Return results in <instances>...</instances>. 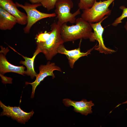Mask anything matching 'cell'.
I'll return each instance as SVG.
<instances>
[{"instance_id": "obj_18", "label": "cell", "mask_w": 127, "mask_h": 127, "mask_svg": "<svg viewBox=\"0 0 127 127\" xmlns=\"http://www.w3.org/2000/svg\"><path fill=\"white\" fill-rule=\"evenodd\" d=\"M50 32H47L45 31L44 32H40L37 35L36 37V43H40L45 41L48 38Z\"/></svg>"}, {"instance_id": "obj_10", "label": "cell", "mask_w": 127, "mask_h": 127, "mask_svg": "<svg viewBox=\"0 0 127 127\" xmlns=\"http://www.w3.org/2000/svg\"><path fill=\"white\" fill-rule=\"evenodd\" d=\"M81 40L79 48L71 50H67L64 47L63 44H61L58 47L57 52L58 53L65 55L68 60L69 66L71 68H73L75 62L80 57L87 56L91 54V52L95 48L97 44L92 48L88 50L86 52H81L80 48L81 42Z\"/></svg>"}, {"instance_id": "obj_2", "label": "cell", "mask_w": 127, "mask_h": 127, "mask_svg": "<svg viewBox=\"0 0 127 127\" xmlns=\"http://www.w3.org/2000/svg\"><path fill=\"white\" fill-rule=\"evenodd\" d=\"M60 26L54 22L51 25V31L48 39L45 42L36 43V49L45 55L48 60H51L58 53V48L64 43L61 38Z\"/></svg>"}, {"instance_id": "obj_8", "label": "cell", "mask_w": 127, "mask_h": 127, "mask_svg": "<svg viewBox=\"0 0 127 127\" xmlns=\"http://www.w3.org/2000/svg\"><path fill=\"white\" fill-rule=\"evenodd\" d=\"M108 17L105 16L104 18L100 21L97 23H90L93 31L90 38V41L94 42L97 41L99 44L96 46L95 49L99 51V53L105 54L112 53L115 51L106 47L105 46L103 38V34L104 31V28L103 27L101 23L102 22Z\"/></svg>"}, {"instance_id": "obj_3", "label": "cell", "mask_w": 127, "mask_h": 127, "mask_svg": "<svg viewBox=\"0 0 127 127\" xmlns=\"http://www.w3.org/2000/svg\"><path fill=\"white\" fill-rule=\"evenodd\" d=\"M115 0H95L94 4L90 8L83 10L81 17L90 23L98 22L104 18L106 16L110 15L111 10L109 7Z\"/></svg>"}, {"instance_id": "obj_12", "label": "cell", "mask_w": 127, "mask_h": 127, "mask_svg": "<svg viewBox=\"0 0 127 127\" xmlns=\"http://www.w3.org/2000/svg\"><path fill=\"white\" fill-rule=\"evenodd\" d=\"M63 103L66 106L73 107L74 111L75 112L86 115L92 113L91 107L94 105L91 101L88 102L84 99L78 101L66 98L63 99Z\"/></svg>"}, {"instance_id": "obj_5", "label": "cell", "mask_w": 127, "mask_h": 127, "mask_svg": "<svg viewBox=\"0 0 127 127\" xmlns=\"http://www.w3.org/2000/svg\"><path fill=\"white\" fill-rule=\"evenodd\" d=\"M73 3L72 0H57L55 5V13L58 19L57 24L61 26L63 24L69 22L71 24L75 22L76 17L80 14L79 8L72 13L70 10L73 8Z\"/></svg>"}, {"instance_id": "obj_19", "label": "cell", "mask_w": 127, "mask_h": 127, "mask_svg": "<svg viewBox=\"0 0 127 127\" xmlns=\"http://www.w3.org/2000/svg\"><path fill=\"white\" fill-rule=\"evenodd\" d=\"M0 75L2 79V83L4 84L7 83H12V79L11 78L8 77L4 76L3 75L0 74Z\"/></svg>"}, {"instance_id": "obj_7", "label": "cell", "mask_w": 127, "mask_h": 127, "mask_svg": "<svg viewBox=\"0 0 127 127\" xmlns=\"http://www.w3.org/2000/svg\"><path fill=\"white\" fill-rule=\"evenodd\" d=\"M39 73L36 76L35 81L32 83L25 82L26 84H30L32 86V91L31 97L32 98L34 97L36 87L45 78L50 76L53 79L55 77L53 73L54 71L57 70L62 72L61 69L59 67L56 65L55 63H51L50 61H48L46 65H40L39 67Z\"/></svg>"}, {"instance_id": "obj_22", "label": "cell", "mask_w": 127, "mask_h": 127, "mask_svg": "<svg viewBox=\"0 0 127 127\" xmlns=\"http://www.w3.org/2000/svg\"><path fill=\"white\" fill-rule=\"evenodd\" d=\"M101 0L102 1H104V0Z\"/></svg>"}, {"instance_id": "obj_1", "label": "cell", "mask_w": 127, "mask_h": 127, "mask_svg": "<svg viewBox=\"0 0 127 127\" xmlns=\"http://www.w3.org/2000/svg\"><path fill=\"white\" fill-rule=\"evenodd\" d=\"M75 23V25L71 26L65 23L60 26V35L64 42L90 38L93 32L90 24L81 17L76 19Z\"/></svg>"}, {"instance_id": "obj_17", "label": "cell", "mask_w": 127, "mask_h": 127, "mask_svg": "<svg viewBox=\"0 0 127 127\" xmlns=\"http://www.w3.org/2000/svg\"><path fill=\"white\" fill-rule=\"evenodd\" d=\"M57 0H42L41 3L42 5L49 11L54 8Z\"/></svg>"}, {"instance_id": "obj_14", "label": "cell", "mask_w": 127, "mask_h": 127, "mask_svg": "<svg viewBox=\"0 0 127 127\" xmlns=\"http://www.w3.org/2000/svg\"><path fill=\"white\" fill-rule=\"evenodd\" d=\"M40 51L36 49L33 54V56L31 58L24 56L20 54L24 59L25 60H21L20 63L25 65L27 68V70L25 71L24 74L30 76L31 79L36 77L37 74L35 71L34 67V62L36 56L39 53Z\"/></svg>"}, {"instance_id": "obj_9", "label": "cell", "mask_w": 127, "mask_h": 127, "mask_svg": "<svg viewBox=\"0 0 127 127\" xmlns=\"http://www.w3.org/2000/svg\"><path fill=\"white\" fill-rule=\"evenodd\" d=\"M1 50L0 52V72L4 75L8 72H13L24 75L25 67L23 66H16L13 65L7 60L6 55L9 51L8 47L5 48L0 46Z\"/></svg>"}, {"instance_id": "obj_21", "label": "cell", "mask_w": 127, "mask_h": 127, "mask_svg": "<svg viewBox=\"0 0 127 127\" xmlns=\"http://www.w3.org/2000/svg\"><path fill=\"white\" fill-rule=\"evenodd\" d=\"M124 27L126 30H127V21L126 22L124 26Z\"/></svg>"}, {"instance_id": "obj_11", "label": "cell", "mask_w": 127, "mask_h": 127, "mask_svg": "<svg viewBox=\"0 0 127 127\" xmlns=\"http://www.w3.org/2000/svg\"><path fill=\"white\" fill-rule=\"evenodd\" d=\"M0 7L14 16L17 19V23L22 25L27 24V14L20 11L12 0H0Z\"/></svg>"}, {"instance_id": "obj_15", "label": "cell", "mask_w": 127, "mask_h": 127, "mask_svg": "<svg viewBox=\"0 0 127 127\" xmlns=\"http://www.w3.org/2000/svg\"><path fill=\"white\" fill-rule=\"evenodd\" d=\"M119 8L122 10V13L121 15L117 18L112 24V25L114 26H117L119 24L122 22V21L123 19L127 17V8L124 5H122L120 6Z\"/></svg>"}, {"instance_id": "obj_20", "label": "cell", "mask_w": 127, "mask_h": 127, "mask_svg": "<svg viewBox=\"0 0 127 127\" xmlns=\"http://www.w3.org/2000/svg\"><path fill=\"white\" fill-rule=\"evenodd\" d=\"M32 4L41 3L42 0H28Z\"/></svg>"}, {"instance_id": "obj_13", "label": "cell", "mask_w": 127, "mask_h": 127, "mask_svg": "<svg viewBox=\"0 0 127 127\" xmlns=\"http://www.w3.org/2000/svg\"><path fill=\"white\" fill-rule=\"evenodd\" d=\"M17 23L16 19L0 7V29L3 30H11Z\"/></svg>"}, {"instance_id": "obj_16", "label": "cell", "mask_w": 127, "mask_h": 127, "mask_svg": "<svg viewBox=\"0 0 127 127\" xmlns=\"http://www.w3.org/2000/svg\"><path fill=\"white\" fill-rule=\"evenodd\" d=\"M95 0H79L78 6L80 9L89 8L93 5Z\"/></svg>"}, {"instance_id": "obj_6", "label": "cell", "mask_w": 127, "mask_h": 127, "mask_svg": "<svg viewBox=\"0 0 127 127\" xmlns=\"http://www.w3.org/2000/svg\"><path fill=\"white\" fill-rule=\"evenodd\" d=\"M0 107L2 109L0 116L6 115L11 117L12 119L15 120L21 124H25L32 116L34 112L33 110L29 112H26L22 110L19 107L7 106L0 101Z\"/></svg>"}, {"instance_id": "obj_4", "label": "cell", "mask_w": 127, "mask_h": 127, "mask_svg": "<svg viewBox=\"0 0 127 127\" xmlns=\"http://www.w3.org/2000/svg\"><path fill=\"white\" fill-rule=\"evenodd\" d=\"M17 7L22 8L26 12L27 16V23L24 28V33H29L32 26L36 22L42 19L48 17H54L56 16L55 13H47L40 12L36 8L42 6L41 3L30 4L25 2L24 5L16 2Z\"/></svg>"}]
</instances>
